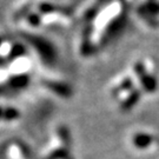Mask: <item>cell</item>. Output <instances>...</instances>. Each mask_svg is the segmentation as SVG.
Instances as JSON below:
<instances>
[{
  "mask_svg": "<svg viewBox=\"0 0 159 159\" xmlns=\"http://www.w3.org/2000/svg\"><path fill=\"white\" fill-rule=\"evenodd\" d=\"M133 143L138 148H146L151 143V137L148 136V134H137L133 138Z\"/></svg>",
  "mask_w": 159,
  "mask_h": 159,
  "instance_id": "6da1fadb",
  "label": "cell"
},
{
  "mask_svg": "<svg viewBox=\"0 0 159 159\" xmlns=\"http://www.w3.org/2000/svg\"><path fill=\"white\" fill-rule=\"evenodd\" d=\"M18 117V112L16 110H12V108H8V110H6L4 111V117L2 118H5L7 120H12V119H16Z\"/></svg>",
  "mask_w": 159,
  "mask_h": 159,
  "instance_id": "7a4b0ae2",
  "label": "cell"
}]
</instances>
